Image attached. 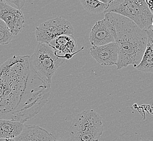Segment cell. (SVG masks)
Here are the masks:
<instances>
[{
  "label": "cell",
  "mask_w": 153,
  "mask_h": 141,
  "mask_svg": "<svg viewBox=\"0 0 153 141\" xmlns=\"http://www.w3.org/2000/svg\"><path fill=\"white\" fill-rule=\"evenodd\" d=\"M149 9L153 15V0H145Z\"/></svg>",
  "instance_id": "cell-17"
},
{
  "label": "cell",
  "mask_w": 153,
  "mask_h": 141,
  "mask_svg": "<svg viewBox=\"0 0 153 141\" xmlns=\"http://www.w3.org/2000/svg\"><path fill=\"white\" fill-rule=\"evenodd\" d=\"M101 2H103L104 3H109L111 1H112V0H100Z\"/></svg>",
  "instance_id": "cell-19"
},
{
  "label": "cell",
  "mask_w": 153,
  "mask_h": 141,
  "mask_svg": "<svg viewBox=\"0 0 153 141\" xmlns=\"http://www.w3.org/2000/svg\"><path fill=\"white\" fill-rule=\"evenodd\" d=\"M3 3L21 10L26 3V0H1Z\"/></svg>",
  "instance_id": "cell-16"
},
{
  "label": "cell",
  "mask_w": 153,
  "mask_h": 141,
  "mask_svg": "<svg viewBox=\"0 0 153 141\" xmlns=\"http://www.w3.org/2000/svg\"><path fill=\"white\" fill-rule=\"evenodd\" d=\"M24 123L8 119L0 118V139H15L23 130Z\"/></svg>",
  "instance_id": "cell-12"
},
{
  "label": "cell",
  "mask_w": 153,
  "mask_h": 141,
  "mask_svg": "<svg viewBox=\"0 0 153 141\" xmlns=\"http://www.w3.org/2000/svg\"><path fill=\"white\" fill-rule=\"evenodd\" d=\"M56 53H73L77 51V41L74 35H62L51 41L50 44Z\"/></svg>",
  "instance_id": "cell-11"
},
{
  "label": "cell",
  "mask_w": 153,
  "mask_h": 141,
  "mask_svg": "<svg viewBox=\"0 0 153 141\" xmlns=\"http://www.w3.org/2000/svg\"></svg>",
  "instance_id": "cell-23"
},
{
  "label": "cell",
  "mask_w": 153,
  "mask_h": 141,
  "mask_svg": "<svg viewBox=\"0 0 153 141\" xmlns=\"http://www.w3.org/2000/svg\"><path fill=\"white\" fill-rule=\"evenodd\" d=\"M114 13L133 20L144 30L152 28L153 15L145 0H112L104 12Z\"/></svg>",
  "instance_id": "cell-5"
},
{
  "label": "cell",
  "mask_w": 153,
  "mask_h": 141,
  "mask_svg": "<svg viewBox=\"0 0 153 141\" xmlns=\"http://www.w3.org/2000/svg\"><path fill=\"white\" fill-rule=\"evenodd\" d=\"M115 27L107 13L103 20L98 21L92 27L89 40L92 46H99L115 42Z\"/></svg>",
  "instance_id": "cell-7"
},
{
  "label": "cell",
  "mask_w": 153,
  "mask_h": 141,
  "mask_svg": "<svg viewBox=\"0 0 153 141\" xmlns=\"http://www.w3.org/2000/svg\"><path fill=\"white\" fill-rule=\"evenodd\" d=\"M0 19L6 23L14 36L20 32L25 22L24 14L21 10L2 2H0Z\"/></svg>",
  "instance_id": "cell-8"
},
{
  "label": "cell",
  "mask_w": 153,
  "mask_h": 141,
  "mask_svg": "<svg viewBox=\"0 0 153 141\" xmlns=\"http://www.w3.org/2000/svg\"><path fill=\"white\" fill-rule=\"evenodd\" d=\"M30 56H14L0 66V118L24 123L47 103L50 87L43 84L30 88Z\"/></svg>",
  "instance_id": "cell-1"
},
{
  "label": "cell",
  "mask_w": 153,
  "mask_h": 141,
  "mask_svg": "<svg viewBox=\"0 0 153 141\" xmlns=\"http://www.w3.org/2000/svg\"><path fill=\"white\" fill-rule=\"evenodd\" d=\"M84 9L89 13L100 14L106 11L108 3H104L100 0H79Z\"/></svg>",
  "instance_id": "cell-14"
},
{
  "label": "cell",
  "mask_w": 153,
  "mask_h": 141,
  "mask_svg": "<svg viewBox=\"0 0 153 141\" xmlns=\"http://www.w3.org/2000/svg\"><path fill=\"white\" fill-rule=\"evenodd\" d=\"M150 141V140H141V141Z\"/></svg>",
  "instance_id": "cell-20"
},
{
  "label": "cell",
  "mask_w": 153,
  "mask_h": 141,
  "mask_svg": "<svg viewBox=\"0 0 153 141\" xmlns=\"http://www.w3.org/2000/svg\"><path fill=\"white\" fill-rule=\"evenodd\" d=\"M148 34V42L141 62L136 68L143 72L153 73V28L146 30Z\"/></svg>",
  "instance_id": "cell-13"
},
{
  "label": "cell",
  "mask_w": 153,
  "mask_h": 141,
  "mask_svg": "<svg viewBox=\"0 0 153 141\" xmlns=\"http://www.w3.org/2000/svg\"><path fill=\"white\" fill-rule=\"evenodd\" d=\"M106 13L116 31L118 52L117 70L130 65L136 68L141 62L147 47V33L129 18L114 13Z\"/></svg>",
  "instance_id": "cell-2"
},
{
  "label": "cell",
  "mask_w": 153,
  "mask_h": 141,
  "mask_svg": "<svg viewBox=\"0 0 153 141\" xmlns=\"http://www.w3.org/2000/svg\"><path fill=\"white\" fill-rule=\"evenodd\" d=\"M0 141H15V139H13V138H1Z\"/></svg>",
  "instance_id": "cell-18"
},
{
  "label": "cell",
  "mask_w": 153,
  "mask_h": 141,
  "mask_svg": "<svg viewBox=\"0 0 153 141\" xmlns=\"http://www.w3.org/2000/svg\"><path fill=\"white\" fill-rule=\"evenodd\" d=\"M15 141H56V138L38 125H24L22 131L15 138Z\"/></svg>",
  "instance_id": "cell-10"
},
{
  "label": "cell",
  "mask_w": 153,
  "mask_h": 141,
  "mask_svg": "<svg viewBox=\"0 0 153 141\" xmlns=\"http://www.w3.org/2000/svg\"><path fill=\"white\" fill-rule=\"evenodd\" d=\"M2 2V1H1V0H0V2Z\"/></svg>",
  "instance_id": "cell-22"
},
{
  "label": "cell",
  "mask_w": 153,
  "mask_h": 141,
  "mask_svg": "<svg viewBox=\"0 0 153 141\" xmlns=\"http://www.w3.org/2000/svg\"><path fill=\"white\" fill-rule=\"evenodd\" d=\"M103 132L102 118L93 110L78 114L68 129L70 141H99Z\"/></svg>",
  "instance_id": "cell-4"
},
{
  "label": "cell",
  "mask_w": 153,
  "mask_h": 141,
  "mask_svg": "<svg viewBox=\"0 0 153 141\" xmlns=\"http://www.w3.org/2000/svg\"><path fill=\"white\" fill-rule=\"evenodd\" d=\"M66 59L59 58L52 47L48 44L39 42L32 55L30 64L33 74L45 85L51 87L52 79L58 68Z\"/></svg>",
  "instance_id": "cell-3"
},
{
  "label": "cell",
  "mask_w": 153,
  "mask_h": 141,
  "mask_svg": "<svg viewBox=\"0 0 153 141\" xmlns=\"http://www.w3.org/2000/svg\"><path fill=\"white\" fill-rule=\"evenodd\" d=\"M14 35L9 30L6 23L0 19V45L9 44Z\"/></svg>",
  "instance_id": "cell-15"
},
{
  "label": "cell",
  "mask_w": 153,
  "mask_h": 141,
  "mask_svg": "<svg viewBox=\"0 0 153 141\" xmlns=\"http://www.w3.org/2000/svg\"><path fill=\"white\" fill-rule=\"evenodd\" d=\"M72 24L64 18H53L36 27L35 34L36 41L50 44L57 37L62 35H74Z\"/></svg>",
  "instance_id": "cell-6"
},
{
  "label": "cell",
  "mask_w": 153,
  "mask_h": 141,
  "mask_svg": "<svg viewBox=\"0 0 153 141\" xmlns=\"http://www.w3.org/2000/svg\"><path fill=\"white\" fill-rule=\"evenodd\" d=\"M152 28L153 29V19H152Z\"/></svg>",
  "instance_id": "cell-21"
},
{
  "label": "cell",
  "mask_w": 153,
  "mask_h": 141,
  "mask_svg": "<svg viewBox=\"0 0 153 141\" xmlns=\"http://www.w3.org/2000/svg\"><path fill=\"white\" fill-rule=\"evenodd\" d=\"M92 57L104 66L116 65L118 59L117 44L116 42L99 46H92L90 50Z\"/></svg>",
  "instance_id": "cell-9"
}]
</instances>
